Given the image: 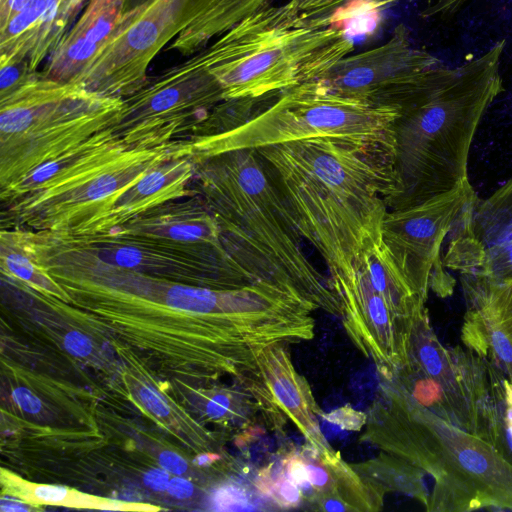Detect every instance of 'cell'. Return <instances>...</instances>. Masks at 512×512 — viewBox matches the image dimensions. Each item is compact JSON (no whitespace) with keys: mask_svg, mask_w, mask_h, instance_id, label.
<instances>
[{"mask_svg":"<svg viewBox=\"0 0 512 512\" xmlns=\"http://www.w3.org/2000/svg\"><path fill=\"white\" fill-rule=\"evenodd\" d=\"M329 276L352 269L400 193L394 164L352 145L311 139L256 149Z\"/></svg>","mask_w":512,"mask_h":512,"instance_id":"6da1fadb","label":"cell"},{"mask_svg":"<svg viewBox=\"0 0 512 512\" xmlns=\"http://www.w3.org/2000/svg\"><path fill=\"white\" fill-rule=\"evenodd\" d=\"M194 165L196 190L214 214L229 254L257 282L298 292L339 316L328 279L306 256L304 238L257 150H232Z\"/></svg>","mask_w":512,"mask_h":512,"instance_id":"7a4b0ae2","label":"cell"},{"mask_svg":"<svg viewBox=\"0 0 512 512\" xmlns=\"http://www.w3.org/2000/svg\"><path fill=\"white\" fill-rule=\"evenodd\" d=\"M505 41L436 79L401 108L394 167L400 193L390 209L422 203L468 181L469 150L483 114L504 90ZM389 209V210H390Z\"/></svg>","mask_w":512,"mask_h":512,"instance_id":"3957f363","label":"cell"},{"mask_svg":"<svg viewBox=\"0 0 512 512\" xmlns=\"http://www.w3.org/2000/svg\"><path fill=\"white\" fill-rule=\"evenodd\" d=\"M373 415L368 438L433 478L427 511H512V462L490 442L420 405L399 384Z\"/></svg>","mask_w":512,"mask_h":512,"instance_id":"277c9868","label":"cell"},{"mask_svg":"<svg viewBox=\"0 0 512 512\" xmlns=\"http://www.w3.org/2000/svg\"><path fill=\"white\" fill-rule=\"evenodd\" d=\"M354 50L345 26L303 24L279 5L243 19L197 57L219 87L223 102L278 95L319 80Z\"/></svg>","mask_w":512,"mask_h":512,"instance_id":"5b68a950","label":"cell"},{"mask_svg":"<svg viewBox=\"0 0 512 512\" xmlns=\"http://www.w3.org/2000/svg\"><path fill=\"white\" fill-rule=\"evenodd\" d=\"M400 114L398 106H379L346 97L314 80L282 91L271 105L234 128L211 136L174 140L170 152L195 164L237 149L331 139L394 164Z\"/></svg>","mask_w":512,"mask_h":512,"instance_id":"8992f818","label":"cell"},{"mask_svg":"<svg viewBox=\"0 0 512 512\" xmlns=\"http://www.w3.org/2000/svg\"><path fill=\"white\" fill-rule=\"evenodd\" d=\"M122 98L32 74L0 99V189L114 125Z\"/></svg>","mask_w":512,"mask_h":512,"instance_id":"52a82bcc","label":"cell"},{"mask_svg":"<svg viewBox=\"0 0 512 512\" xmlns=\"http://www.w3.org/2000/svg\"><path fill=\"white\" fill-rule=\"evenodd\" d=\"M354 346L392 381L409 361L413 325L426 300L394 262L381 236L368 240L350 272L329 276Z\"/></svg>","mask_w":512,"mask_h":512,"instance_id":"ba28073f","label":"cell"},{"mask_svg":"<svg viewBox=\"0 0 512 512\" xmlns=\"http://www.w3.org/2000/svg\"><path fill=\"white\" fill-rule=\"evenodd\" d=\"M223 102L194 56L123 99L113 132L130 148H155L190 135Z\"/></svg>","mask_w":512,"mask_h":512,"instance_id":"9c48e42d","label":"cell"},{"mask_svg":"<svg viewBox=\"0 0 512 512\" xmlns=\"http://www.w3.org/2000/svg\"><path fill=\"white\" fill-rule=\"evenodd\" d=\"M170 145L127 148L51 195L4 206L1 228L78 233L101 218L145 172L171 158Z\"/></svg>","mask_w":512,"mask_h":512,"instance_id":"30bf717a","label":"cell"},{"mask_svg":"<svg viewBox=\"0 0 512 512\" xmlns=\"http://www.w3.org/2000/svg\"><path fill=\"white\" fill-rule=\"evenodd\" d=\"M477 198L469 180L422 203L387 211L381 239L394 262L425 300L453 293L455 280L444 269L441 249L465 206Z\"/></svg>","mask_w":512,"mask_h":512,"instance_id":"8fae6325","label":"cell"},{"mask_svg":"<svg viewBox=\"0 0 512 512\" xmlns=\"http://www.w3.org/2000/svg\"><path fill=\"white\" fill-rule=\"evenodd\" d=\"M407 366L440 387L452 424L498 449L497 416L486 363L467 348L444 346L431 327L427 309L413 325Z\"/></svg>","mask_w":512,"mask_h":512,"instance_id":"7c38bea8","label":"cell"},{"mask_svg":"<svg viewBox=\"0 0 512 512\" xmlns=\"http://www.w3.org/2000/svg\"><path fill=\"white\" fill-rule=\"evenodd\" d=\"M444 67L438 58L414 47L408 29L400 24L385 43L345 56L319 80L340 95L402 108Z\"/></svg>","mask_w":512,"mask_h":512,"instance_id":"4fadbf2b","label":"cell"},{"mask_svg":"<svg viewBox=\"0 0 512 512\" xmlns=\"http://www.w3.org/2000/svg\"><path fill=\"white\" fill-rule=\"evenodd\" d=\"M112 230L257 282L225 248L219 224L198 193L156 206Z\"/></svg>","mask_w":512,"mask_h":512,"instance_id":"5bb4252c","label":"cell"},{"mask_svg":"<svg viewBox=\"0 0 512 512\" xmlns=\"http://www.w3.org/2000/svg\"><path fill=\"white\" fill-rule=\"evenodd\" d=\"M36 233L61 249L121 269L213 288H237L254 283L113 230L89 234L47 230Z\"/></svg>","mask_w":512,"mask_h":512,"instance_id":"9a60e30c","label":"cell"},{"mask_svg":"<svg viewBox=\"0 0 512 512\" xmlns=\"http://www.w3.org/2000/svg\"><path fill=\"white\" fill-rule=\"evenodd\" d=\"M240 376L267 425L277 430L290 422L306 442H326L319 425L323 411L307 380L295 369L287 345L266 348L255 366Z\"/></svg>","mask_w":512,"mask_h":512,"instance_id":"2e32d148","label":"cell"},{"mask_svg":"<svg viewBox=\"0 0 512 512\" xmlns=\"http://www.w3.org/2000/svg\"><path fill=\"white\" fill-rule=\"evenodd\" d=\"M87 0H33L0 26V67L29 74L57 47Z\"/></svg>","mask_w":512,"mask_h":512,"instance_id":"e0dca14e","label":"cell"},{"mask_svg":"<svg viewBox=\"0 0 512 512\" xmlns=\"http://www.w3.org/2000/svg\"><path fill=\"white\" fill-rule=\"evenodd\" d=\"M128 147L112 130L97 132L87 140L39 166L22 179L0 189L2 207L51 195L113 159Z\"/></svg>","mask_w":512,"mask_h":512,"instance_id":"ac0fdd59","label":"cell"},{"mask_svg":"<svg viewBox=\"0 0 512 512\" xmlns=\"http://www.w3.org/2000/svg\"><path fill=\"white\" fill-rule=\"evenodd\" d=\"M126 13L127 0H88L40 74L48 79L72 82L114 36Z\"/></svg>","mask_w":512,"mask_h":512,"instance_id":"d6986e66","label":"cell"},{"mask_svg":"<svg viewBox=\"0 0 512 512\" xmlns=\"http://www.w3.org/2000/svg\"><path fill=\"white\" fill-rule=\"evenodd\" d=\"M194 173L195 165L190 159L172 156L118 195L101 218L74 234L110 231L156 206L197 194L196 189L190 188Z\"/></svg>","mask_w":512,"mask_h":512,"instance_id":"ffe728a7","label":"cell"},{"mask_svg":"<svg viewBox=\"0 0 512 512\" xmlns=\"http://www.w3.org/2000/svg\"><path fill=\"white\" fill-rule=\"evenodd\" d=\"M455 228L476 244L487 247L512 237V178L487 199L469 202Z\"/></svg>","mask_w":512,"mask_h":512,"instance_id":"44dd1931","label":"cell"},{"mask_svg":"<svg viewBox=\"0 0 512 512\" xmlns=\"http://www.w3.org/2000/svg\"><path fill=\"white\" fill-rule=\"evenodd\" d=\"M0 268L2 275L18 280L36 291L67 298L63 287L27 247L21 227L1 228Z\"/></svg>","mask_w":512,"mask_h":512,"instance_id":"7402d4cb","label":"cell"},{"mask_svg":"<svg viewBox=\"0 0 512 512\" xmlns=\"http://www.w3.org/2000/svg\"><path fill=\"white\" fill-rule=\"evenodd\" d=\"M461 341L512 382V340L496 324L478 311L466 309Z\"/></svg>","mask_w":512,"mask_h":512,"instance_id":"603a6c76","label":"cell"},{"mask_svg":"<svg viewBox=\"0 0 512 512\" xmlns=\"http://www.w3.org/2000/svg\"><path fill=\"white\" fill-rule=\"evenodd\" d=\"M466 309L478 311L512 340V278L492 282L460 275Z\"/></svg>","mask_w":512,"mask_h":512,"instance_id":"cb8c5ba5","label":"cell"},{"mask_svg":"<svg viewBox=\"0 0 512 512\" xmlns=\"http://www.w3.org/2000/svg\"><path fill=\"white\" fill-rule=\"evenodd\" d=\"M402 0H288L279 5L282 12L303 24L330 26L343 24L356 11L368 12Z\"/></svg>","mask_w":512,"mask_h":512,"instance_id":"d4e9b609","label":"cell"},{"mask_svg":"<svg viewBox=\"0 0 512 512\" xmlns=\"http://www.w3.org/2000/svg\"><path fill=\"white\" fill-rule=\"evenodd\" d=\"M486 366L496 409L498 450L512 462V382L490 364Z\"/></svg>","mask_w":512,"mask_h":512,"instance_id":"484cf974","label":"cell"},{"mask_svg":"<svg viewBox=\"0 0 512 512\" xmlns=\"http://www.w3.org/2000/svg\"><path fill=\"white\" fill-rule=\"evenodd\" d=\"M255 486L260 493L272 499L281 508H296L303 499L301 489L289 478L284 467L275 475L272 474L270 467L264 468L259 473Z\"/></svg>","mask_w":512,"mask_h":512,"instance_id":"4316f807","label":"cell"},{"mask_svg":"<svg viewBox=\"0 0 512 512\" xmlns=\"http://www.w3.org/2000/svg\"><path fill=\"white\" fill-rule=\"evenodd\" d=\"M210 508L215 511L254 510L246 491L232 483L222 484L212 492Z\"/></svg>","mask_w":512,"mask_h":512,"instance_id":"83f0119b","label":"cell"},{"mask_svg":"<svg viewBox=\"0 0 512 512\" xmlns=\"http://www.w3.org/2000/svg\"><path fill=\"white\" fill-rule=\"evenodd\" d=\"M321 418L343 430L360 431L366 424L368 416L364 412L350 406H343L329 413L323 412Z\"/></svg>","mask_w":512,"mask_h":512,"instance_id":"f1b7e54d","label":"cell"},{"mask_svg":"<svg viewBox=\"0 0 512 512\" xmlns=\"http://www.w3.org/2000/svg\"><path fill=\"white\" fill-rule=\"evenodd\" d=\"M138 396L144 408L154 416L164 418L169 415L170 407L167 401L154 387L141 386Z\"/></svg>","mask_w":512,"mask_h":512,"instance_id":"f546056e","label":"cell"},{"mask_svg":"<svg viewBox=\"0 0 512 512\" xmlns=\"http://www.w3.org/2000/svg\"><path fill=\"white\" fill-rule=\"evenodd\" d=\"M63 344L69 354L80 358L90 355L93 349L89 337L76 330L70 331L64 336Z\"/></svg>","mask_w":512,"mask_h":512,"instance_id":"4dcf8cb0","label":"cell"},{"mask_svg":"<svg viewBox=\"0 0 512 512\" xmlns=\"http://www.w3.org/2000/svg\"><path fill=\"white\" fill-rule=\"evenodd\" d=\"M14 403L28 414H37L42 409L41 400L28 388L17 387L11 393Z\"/></svg>","mask_w":512,"mask_h":512,"instance_id":"1f68e13d","label":"cell"},{"mask_svg":"<svg viewBox=\"0 0 512 512\" xmlns=\"http://www.w3.org/2000/svg\"><path fill=\"white\" fill-rule=\"evenodd\" d=\"M69 491L60 485H37L33 489V497L43 503H61L68 497Z\"/></svg>","mask_w":512,"mask_h":512,"instance_id":"d6a6232c","label":"cell"},{"mask_svg":"<svg viewBox=\"0 0 512 512\" xmlns=\"http://www.w3.org/2000/svg\"><path fill=\"white\" fill-rule=\"evenodd\" d=\"M232 408V397L226 393L213 395L206 404V415L212 420L226 417Z\"/></svg>","mask_w":512,"mask_h":512,"instance_id":"836d02e7","label":"cell"},{"mask_svg":"<svg viewBox=\"0 0 512 512\" xmlns=\"http://www.w3.org/2000/svg\"><path fill=\"white\" fill-rule=\"evenodd\" d=\"M158 463L164 470L176 476L184 474L188 469L187 461L178 453L170 450L159 454Z\"/></svg>","mask_w":512,"mask_h":512,"instance_id":"e575fe53","label":"cell"},{"mask_svg":"<svg viewBox=\"0 0 512 512\" xmlns=\"http://www.w3.org/2000/svg\"><path fill=\"white\" fill-rule=\"evenodd\" d=\"M170 479V473L162 467L152 468L143 476L144 484L154 491L167 490Z\"/></svg>","mask_w":512,"mask_h":512,"instance_id":"d590c367","label":"cell"},{"mask_svg":"<svg viewBox=\"0 0 512 512\" xmlns=\"http://www.w3.org/2000/svg\"><path fill=\"white\" fill-rule=\"evenodd\" d=\"M33 0H0V26L23 11Z\"/></svg>","mask_w":512,"mask_h":512,"instance_id":"8d00e7d4","label":"cell"},{"mask_svg":"<svg viewBox=\"0 0 512 512\" xmlns=\"http://www.w3.org/2000/svg\"><path fill=\"white\" fill-rule=\"evenodd\" d=\"M167 491L176 499H188L194 493V486L188 479L175 476L170 479Z\"/></svg>","mask_w":512,"mask_h":512,"instance_id":"74e56055","label":"cell"},{"mask_svg":"<svg viewBox=\"0 0 512 512\" xmlns=\"http://www.w3.org/2000/svg\"><path fill=\"white\" fill-rule=\"evenodd\" d=\"M0 509L3 512H27L30 510L26 503L11 496L1 498Z\"/></svg>","mask_w":512,"mask_h":512,"instance_id":"f35d334b","label":"cell"},{"mask_svg":"<svg viewBox=\"0 0 512 512\" xmlns=\"http://www.w3.org/2000/svg\"><path fill=\"white\" fill-rule=\"evenodd\" d=\"M219 458L220 456L217 454L203 453L195 458V463L198 466H208Z\"/></svg>","mask_w":512,"mask_h":512,"instance_id":"ab89813d","label":"cell"},{"mask_svg":"<svg viewBox=\"0 0 512 512\" xmlns=\"http://www.w3.org/2000/svg\"><path fill=\"white\" fill-rule=\"evenodd\" d=\"M100 509L102 510H110V511H116V510H123L125 509L122 504L120 502H117V501H109V502H106L104 503V505H102L100 507Z\"/></svg>","mask_w":512,"mask_h":512,"instance_id":"60d3db41","label":"cell"},{"mask_svg":"<svg viewBox=\"0 0 512 512\" xmlns=\"http://www.w3.org/2000/svg\"><path fill=\"white\" fill-rule=\"evenodd\" d=\"M148 0H127V10H132L142 4H144L145 2H147Z\"/></svg>","mask_w":512,"mask_h":512,"instance_id":"b9f144b4","label":"cell"},{"mask_svg":"<svg viewBox=\"0 0 512 512\" xmlns=\"http://www.w3.org/2000/svg\"><path fill=\"white\" fill-rule=\"evenodd\" d=\"M429 1H431V0H427V2H429Z\"/></svg>","mask_w":512,"mask_h":512,"instance_id":"7bdbcfd3","label":"cell"}]
</instances>
